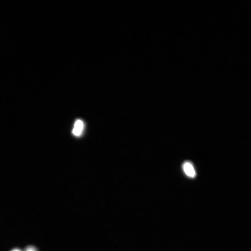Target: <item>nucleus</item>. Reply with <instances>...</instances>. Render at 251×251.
Returning <instances> with one entry per match:
<instances>
[{
    "label": "nucleus",
    "mask_w": 251,
    "mask_h": 251,
    "mask_svg": "<svg viewBox=\"0 0 251 251\" xmlns=\"http://www.w3.org/2000/svg\"><path fill=\"white\" fill-rule=\"evenodd\" d=\"M183 170L188 177L194 178L196 176V173L192 164L190 162H185L182 165Z\"/></svg>",
    "instance_id": "1"
},
{
    "label": "nucleus",
    "mask_w": 251,
    "mask_h": 251,
    "mask_svg": "<svg viewBox=\"0 0 251 251\" xmlns=\"http://www.w3.org/2000/svg\"><path fill=\"white\" fill-rule=\"evenodd\" d=\"M84 127V123L82 120L80 119L76 120L72 131L73 134L76 137L80 136L83 131Z\"/></svg>",
    "instance_id": "2"
},
{
    "label": "nucleus",
    "mask_w": 251,
    "mask_h": 251,
    "mask_svg": "<svg viewBox=\"0 0 251 251\" xmlns=\"http://www.w3.org/2000/svg\"><path fill=\"white\" fill-rule=\"evenodd\" d=\"M24 251H38L34 246H30L25 248Z\"/></svg>",
    "instance_id": "3"
},
{
    "label": "nucleus",
    "mask_w": 251,
    "mask_h": 251,
    "mask_svg": "<svg viewBox=\"0 0 251 251\" xmlns=\"http://www.w3.org/2000/svg\"><path fill=\"white\" fill-rule=\"evenodd\" d=\"M11 251H21L20 249H14Z\"/></svg>",
    "instance_id": "4"
}]
</instances>
